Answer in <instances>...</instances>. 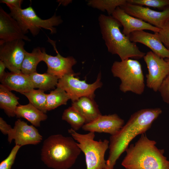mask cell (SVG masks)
<instances>
[{
  "label": "cell",
  "mask_w": 169,
  "mask_h": 169,
  "mask_svg": "<svg viewBox=\"0 0 169 169\" xmlns=\"http://www.w3.org/2000/svg\"><path fill=\"white\" fill-rule=\"evenodd\" d=\"M162 112L159 108L139 110L131 116L116 133L111 136L105 169H114L117 161L126 151L130 142L137 136L145 133Z\"/></svg>",
  "instance_id": "1"
},
{
  "label": "cell",
  "mask_w": 169,
  "mask_h": 169,
  "mask_svg": "<svg viewBox=\"0 0 169 169\" xmlns=\"http://www.w3.org/2000/svg\"><path fill=\"white\" fill-rule=\"evenodd\" d=\"M111 71L114 77L120 79L119 89L122 92H131L138 95L143 93L145 88L144 75L141 65L137 60L128 59L115 61Z\"/></svg>",
  "instance_id": "5"
},
{
  "label": "cell",
  "mask_w": 169,
  "mask_h": 169,
  "mask_svg": "<svg viewBox=\"0 0 169 169\" xmlns=\"http://www.w3.org/2000/svg\"><path fill=\"white\" fill-rule=\"evenodd\" d=\"M44 91L34 89L27 92L22 93L28 99L30 103L44 113L47 111V94Z\"/></svg>",
  "instance_id": "26"
},
{
  "label": "cell",
  "mask_w": 169,
  "mask_h": 169,
  "mask_svg": "<svg viewBox=\"0 0 169 169\" xmlns=\"http://www.w3.org/2000/svg\"><path fill=\"white\" fill-rule=\"evenodd\" d=\"M0 80L1 84L10 90H14L21 94L34 89L29 75L21 72H6Z\"/></svg>",
  "instance_id": "18"
},
{
  "label": "cell",
  "mask_w": 169,
  "mask_h": 169,
  "mask_svg": "<svg viewBox=\"0 0 169 169\" xmlns=\"http://www.w3.org/2000/svg\"><path fill=\"white\" fill-rule=\"evenodd\" d=\"M18 118H23L29 121L35 127H39L40 122L46 120L47 115L39 110L30 103L22 105H19L15 111Z\"/></svg>",
  "instance_id": "20"
},
{
  "label": "cell",
  "mask_w": 169,
  "mask_h": 169,
  "mask_svg": "<svg viewBox=\"0 0 169 169\" xmlns=\"http://www.w3.org/2000/svg\"><path fill=\"white\" fill-rule=\"evenodd\" d=\"M62 119L67 122L71 128L76 131L86 123L84 117L72 106L64 110Z\"/></svg>",
  "instance_id": "24"
},
{
  "label": "cell",
  "mask_w": 169,
  "mask_h": 169,
  "mask_svg": "<svg viewBox=\"0 0 169 169\" xmlns=\"http://www.w3.org/2000/svg\"><path fill=\"white\" fill-rule=\"evenodd\" d=\"M156 142L145 133L126 150L121 165L126 169H169V161L164 150L158 148Z\"/></svg>",
  "instance_id": "2"
},
{
  "label": "cell",
  "mask_w": 169,
  "mask_h": 169,
  "mask_svg": "<svg viewBox=\"0 0 169 169\" xmlns=\"http://www.w3.org/2000/svg\"><path fill=\"white\" fill-rule=\"evenodd\" d=\"M21 146L15 145L8 156L0 163V169H11L14 163L16 155Z\"/></svg>",
  "instance_id": "29"
},
{
  "label": "cell",
  "mask_w": 169,
  "mask_h": 169,
  "mask_svg": "<svg viewBox=\"0 0 169 169\" xmlns=\"http://www.w3.org/2000/svg\"><path fill=\"white\" fill-rule=\"evenodd\" d=\"M124 124V120L117 114L102 115L82 127L84 131L105 133L111 136L116 133Z\"/></svg>",
  "instance_id": "14"
},
{
  "label": "cell",
  "mask_w": 169,
  "mask_h": 169,
  "mask_svg": "<svg viewBox=\"0 0 169 169\" xmlns=\"http://www.w3.org/2000/svg\"><path fill=\"white\" fill-rule=\"evenodd\" d=\"M81 151L72 137L52 135L43 142L41 160L49 168L69 169L75 163Z\"/></svg>",
  "instance_id": "3"
},
{
  "label": "cell",
  "mask_w": 169,
  "mask_h": 169,
  "mask_svg": "<svg viewBox=\"0 0 169 169\" xmlns=\"http://www.w3.org/2000/svg\"><path fill=\"white\" fill-rule=\"evenodd\" d=\"M28 75L34 88H38L44 91L54 89L59 79L57 77L47 73L41 74L36 72Z\"/></svg>",
  "instance_id": "23"
},
{
  "label": "cell",
  "mask_w": 169,
  "mask_h": 169,
  "mask_svg": "<svg viewBox=\"0 0 169 169\" xmlns=\"http://www.w3.org/2000/svg\"><path fill=\"white\" fill-rule=\"evenodd\" d=\"M112 16L123 27V33L129 37L131 33L136 31L146 30L155 33L158 32L160 30L141 19L129 14L120 7L116 8Z\"/></svg>",
  "instance_id": "16"
},
{
  "label": "cell",
  "mask_w": 169,
  "mask_h": 169,
  "mask_svg": "<svg viewBox=\"0 0 169 169\" xmlns=\"http://www.w3.org/2000/svg\"><path fill=\"white\" fill-rule=\"evenodd\" d=\"M8 8L10 11L9 14L17 21L25 34L29 31L35 36L38 34L41 28L49 30L51 34H54L57 31L54 27L59 25L63 22L61 17L55 14L48 19H41L31 6L24 9Z\"/></svg>",
  "instance_id": "7"
},
{
  "label": "cell",
  "mask_w": 169,
  "mask_h": 169,
  "mask_svg": "<svg viewBox=\"0 0 169 169\" xmlns=\"http://www.w3.org/2000/svg\"><path fill=\"white\" fill-rule=\"evenodd\" d=\"M59 3L63 6H66L71 3L72 0H57V1Z\"/></svg>",
  "instance_id": "35"
},
{
  "label": "cell",
  "mask_w": 169,
  "mask_h": 169,
  "mask_svg": "<svg viewBox=\"0 0 169 169\" xmlns=\"http://www.w3.org/2000/svg\"><path fill=\"white\" fill-rule=\"evenodd\" d=\"M22 0H1L0 3L5 4L8 7L22 8Z\"/></svg>",
  "instance_id": "32"
},
{
  "label": "cell",
  "mask_w": 169,
  "mask_h": 169,
  "mask_svg": "<svg viewBox=\"0 0 169 169\" xmlns=\"http://www.w3.org/2000/svg\"><path fill=\"white\" fill-rule=\"evenodd\" d=\"M163 101L169 104V73L163 79L158 89Z\"/></svg>",
  "instance_id": "30"
},
{
  "label": "cell",
  "mask_w": 169,
  "mask_h": 169,
  "mask_svg": "<svg viewBox=\"0 0 169 169\" xmlns=\"http://www.w3.org/2000/svg\"><path fill=\"white\" fill-rule=\"evenodd\" d=\"M127 2L131 4L153 7L162 10L169 6V0H127Z\"/></svg>",
  "instance_id": "28"
},
{
  "label": "cell",
  "mask_w": 169,
  "mask_h": 169,
  "mask_svg": "<svg viewBox=\"0 0 169 169\" xmlns=\"http://www.w3.org/2000/svg\"><path fill=\"white\" fill-rule=\"evenodd\" d=\"M70 98L64 90L58 87L47 94V110L49 111L66 105Z\"/></svg>",
  "instance_id": "25"
},
{
  "label": "cell",
  "mask_w": 169,
  "mask_h": 169,
  "mask_svg": "<svg viewBox=\"0 0 169 169\" xmlns=\"http://www.w3.org/2000/svg\"><path fill=\"white\" fill-rule=\"evenodd\" d=\"M9 143L14 140L15 145L22 146L27 145H37L43 139L38 130L33 125H29L20 119L16 120L13 128L8 134Z\"/></svg>",
  "instance_id": "13"
},
{
  "label": "cell",
  "mask_w": 169,
  "mask_h": 169,
  "mask_svg": "<svg viewBox=\"0 0 169 169\" xmlns=\"http://www.w3.org/2000/svg\"><path fill=\"white\" fill-rule=\"evenodd\" d=\"M44 48L38 47L33 49L31 53L26 52L22 64L21 72L29 75L36 72V68L39 63L43 61Z\"/></svg>",
  "instance_id": "21"
},
{
  "label": "cell",
  "mask_w": 169,
  "mask_h": 169,
  "mask_svg": "<svg viewBox=\"0 0 169 169\" xmlns=\"http://www.w3.org/2000/svg\"><path fill=\"white\" fill-rule=\"evenodd\" d=\"M143 58L148 70V73L146 75V85L156 92L169 73V64L165 59L151 51L148 52Z\"/></svg>",
  "instance_id": "9"
},
{
  "label": "cell",
  "mask_w": 169,
  "mask_h": 169,
  "mask_svg": "<svg viewBox=\"0 0 169 169\" xmlns=\"http://www.w3.org/2000/svg\"><path fill=\"white\" fill-rule=\"evenodd\" d=\"M0 42L18 39L30 41L31 39L23 32L17 22L9 14L0 8Z\"/></svg>",
  "instance_id": "15"
},
{
  "label": "cell",
  "mask_w": 169,
  "mask_h": 169,
  "mask_svg": "<svg viewBox=\"0 0 169 169\" xmlns=\"http://www.w3.org/2000/svg\"><path fill=\"white\" fill-rule=\"evenodd\" d=\"M120 7L129 14L160 29L169 20V6L161 11H155L127 2Z\"/></svg>",
  "instance_id": "11"
},
{
  "label": "cell",
  "mask_w": 169,
  "mask_h": 169,
  "mask_svg": "<svg viewBox=\"0 0 169 169\" xmlns=\"http://www.w3.org/2000/svg\"><path fill=\"white\" fill-rule=\"evenodd\" d=\"M87 2L89 6L102 11H106L110 16L117 8L125 3L127 0H89Z\"/></svg>",
  "instance_id": "27"
},
{
  "label": "cell",
  "mask_w": 169,
  "mask_h": 169,
  "mask_svg": "<svg viewBox=\"0 0 169 169\" xmlns=\"http://www.w3.org/2000/svg\"><path fill=\"white\" fill-rule=\"evenodd\" d=\"M157 34L163 44L169 50V20L160 29Z\"/></svg>",
  "instance_id": "31"
},
{
  "label": "cell",
  "mask_w": 169,
  "mask_h": 169,
  "mask_svg": "<svg viewBox=\"0 0 169 169\" xmlns=\"http://www.w3.org/2000/svg\"><path fill=\"white\" fill-rule=\"evenodd\" d=\"M85 118L86 123L94 120L101 115L94 99L84 96L72 102V105Z\"/></svg>",
  "instance_id": "19"
},
{
  "label": "cell",
  "mask_w": 169,
  "mask_h": 169,
  "mask_svg": "<svg viewBox=\"0 0 169 169\" xmlns=\"http://www.w3.org/2000/svg\"><path fill=\"white\" fill-rule=\"evenodd\" d=\"M6 68L5 63L0 60V80L3 77L6 73L5 70Z\"/></svg>",
  "instance_id": "34"
},
{
  "label": "cell",
  "mask_w": 169,
  "mask_h": 169,
  "mask_svg": "<svg viewBox=\"0 0 169 169\" xmlns=\"http://www.w3.org/2000/svg\"><path fill=\"white\" fill-rule=\"evenodd\" d=\"M48 41L53 45L57 54L55 56L49 55L46 53L44 48L43 61L47 66V73L57 77L59 79L66 75L75 74L72 67L77 63L76 59L72 56L65 57L61 55L56 49V42L49 38Z\"/></svg>",
  "instance_id": "12"
},
{
  "label": "cell",
  "mask_w": 169,
  "mask_h": 169,
  "mask_svg": "<svg viewBox=\"0 0 169 169\" xmlns=\"http://www.w3.org/2000/svg\"><path fill=\"white\" fill-rule=\"evenodd\" d=\"M12 128L2 118H0V130L3 134L8 135Z\"/></svg>",
  "instance_id": "33"
},
{
  "label": "cell",
  "mask_w": 169,
  "mask_h": 169,
  "mask_svg": "<svg viewBox=\"0 0 169 169\" xmlns=\"http://www.w3.org/2000/svg\"><path fill=\"white\" fill-rule=\"evenodd\" d=\"M23 40L0 42V60L11 72H21L22 63L26 51Z\"/></svg>",
  "instance_id": "10"
},
{
  "label": "cell",
  "mask_w": 169,
  "mask_h": 169,
  "mask_svg": "<svg viewBox=\"0 0 169 169\" xmlns=\"http://www.w3.org/2000/svg\"><path fill=\"white\" fill-rule=\"evenodd\" d=\"M126 169L125 168V169Z\"/></svg>",
  "instance_id": "37"
},
{
  "label": "cell",
  "mask_w": 169,
  "mask_h": 169,
  "mask_svg": "<svg viewBox=\"0 0 169 169\" xmlns=\"http://www.w3.org/2000/svg\"><path fill=\"white\" fill-rule=\"evenodd\" d=\"M165 60L167 62V63L169 64V58H167L165 59Z\"/></svg>",
  "instance_id": "36"
},
{
  "label": "cell",
  "mask_w": 169,
  "mask_h": 169,
  "mask_svg": "<svg viewBox=\"0 0 169 169\" xmlns=\"http://www.w3.org/2000/svg\"><path fill=\"white\" fill-rule=\"evenodd\" d=\"M129 37L131 42L144 45L160 57L165 59L169 58V50L161 41L157 33H152L144 30L136 31L131 33Z\"/></svg>",
  "instance_id": "17"
},
{
  "label": "cell",
  "mask_w": 169,
  "mask_h": 169,
  "mask_svg": "<svg viewBox=\"0 0 169 169\" xmlns=\"http://www.w3.org/2000/svg\"><path fill=\"white\" fill-rule=\"evenodd\" d=\"M68 131L84 154L86 169H105V155L109 148V141L106 139L95 140V132H93L81 134L71 128Z\"/></svg>",
  "instance_id": "6"
},
{
  "label": "cell",
  "mask_w": 169,
  "mask_h": 169,
  "mask_svg": "<svg viewBox=\"0 0 169 169\" xmlns=\"http://www.w3.org/2000/svg\"><path fill=\"white\" fill-rule=\"evenodd\" d=\"M19 98L2 84H0V108L9 117L16 116Z\"/></svg>",
  "instance_id": "22"
},
{
  "label": "cell",
  "mask_w": 169,
  "mask_h": 169,
  "mask_svg": "<svg viewBox=\"0 0 169 169\" xmlns=\"http://www.w3.org/2000/svg\"><path fill=\"white\" fill-rule=\"evenodd\" d=\"M77 75L75 73L64 75L59 79L56 87L65 91L72 102L84 96L94 99L95 90L102 85L101 72L98 74L96 81L91 84L86 83L85 80H80L75 77Z\"/></svg>",
  "instance_id": "8"
},
{
  "label": "cell",
  "mask_w": 169,
  "mask_h": 169,
  "mask_svg": "<svg viewBox=\"0 0 169 169\" xmlns=\"http://www.w3.org/2000/svg\"><path fill=\"white\" fill-rule=\"evenodd\" d=\"M98 21L102 38L109 52L118 55L121 60L143 58L146 54L121 31L122 26L118 21L112 16L103 14L99 16Z\"/></svg>",
  "instance_id": "4"
}]
</instances>
